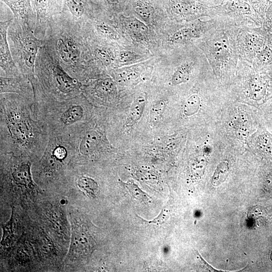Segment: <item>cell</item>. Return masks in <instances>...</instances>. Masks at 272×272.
Wrapping results in <instances>:
<instances>
[{
	"label": "cell",
	"instance_id": "12",
	"mask_svg": "<svg viewBox=\"0 0 272 272\" xmlns=\"http://www.w3.org/2000/svg\"><path fill=\"white\" fill-rule=\"evenodd\" d=\"M2 1L12 10L14 18L27 23L33 30L34 15L32 0H2Z\"/></svg>",
	"mask_w": 272,
	"mask_h": 272
},
{
	"label": "cell",
	"instance_id": "9",
	"mask_svg": "<svg viewBox=\"0 0 272 272\" xmlns=\"http://www.w3.org/2000/svg\"><path fill=\"white\" fill-rule=\"evenodd\" d=\"M237 46L240 54L250 59L257 56L263 48L262 40L250 31H244L237 37Z\"/></svg>",
	"mask_w": 272,
	"mask_h": 272
},
{
	"label": "cell",
	"instance_id": "17",
	"mask_svg": "<svg viewBox=\"0 0 272 272\" xmlns=\"http://www.w3.org/2000/svg\"><path fill=\"white\" fill-rule=\"evenodd\" d=\"M91 57L94 62L103 68H108L113 63V59L109 51L103 46L96 45L90 49Z\"/></svg>",
	"mask_w": 272,
	"mask_h": 272
},
{
	"label": "cell",
	"instance_id": "33",
	"mask_svg": "<svg viewBox=\"0 0 272 272\" xmlns=\"http://www.w3.org/2000/svg\"><path fill=\"white\" fill-rule=\"evenodd\" d=\"M258 144L261 150L272 155V141L267 134L265 133L260 134L258 139Z\"/></svg>",
	"mask_w": 272,
	"mask_h": 272
},
{
	"label": "cell",
	"instance_id": "6",
	"mask_svg": "<svg viewBox=\"0 0 272 272\" xmlns=\"http://www.w3.org/2000/svg\"><path fill=\"white\" fill-rule=\"evenodd\" d=\"M72 236L69 258L72 260L87 259L93 251L95 241L87 224L74 217L72 218Z\"/></svg>",
	"mask_w": 272,
	"mask_h": 272
},
{
	"label": "cell",
	"instance_id": "11",
	"mask_svg": "<svg viewBox=\"0 0 272 272\" xmlns=\"http://www.w3.org/2000/svg\"><path fill=\"white\" fill-rule=\"evenodd\" d=\"M13 93L33 96L35 95L30 80L23 75L17 77L1 76V93Z\"/></svg>",
	"mask_w": 272,
	"mask_h": 272
},
{
	"label": "cell",
	"instance_id": "8",
	"mask_svg": "<svg viewBox=\"0 0 272 272\" xmlns=\"http://www.w3.org/2000/svg\"><path fill=\"white\" fill-rule=\"evenodd\" d=\"M14 19L1 21L0 23V65L6 77L22 76L13 58L8 40L9 28Z\"/></svg>",
	"mask_w": 272,
	"mask_h": 272
},
{
	"label": "cell",
	"instance_id": "18",
	"mask_svg": "<svg viewBox=\"0 0 272 272\" xmlns=\"http://www.w3.org/2000/svg\"><path fill=\"white\" fill-rule=\"evenodd\" d=\"M202 32L196 27L190 26L181 29L175 32L171 38L173 43H185L201 37Z\"/></svg>",
	"mask_w": 272,
	"mask_h": 272
},
{
	"label": "cell",
	"instance_id": "22",
	"mask_svg": "<svg viewBox=\"0 0 272 272\" xmlns=\"http://www.w3.org/2000/svg\"><path fill=\"white\" fill-rule=\"evenodd\" d=\"M77 185L79 189L88 197L95 198L98 193V186L93 179L84 176L79 178Z\"/></svg>",
	"mask_w": 272,
	"mask_h": 272
},
{
	"label": "cell",
	"instance_id": "32",
	"mask_svg": "<svg viewBox=\"0 0 272 272\" xmlns=\"http://www.w3.org/2000/svg\"><path fill=\"white\" fill-rule=\"evenodd\" d=\"M132 196L136 199L144 201H148V196L143 192L141 189L136 185L132 183H123Z\"/></svg>",
	"mask_w": 272,
	"mask_h": 272
},
{
	"label": "cell",
	"instance_id": "23",
	"mask_svg": "<svg viewBox=\"0 0 272 272\" xmlns=\"http://www.w3.org/2000/svg\"><path fill=\"white\" fill-rule=\"evenodd\" d=\"M192 66L189 63H185L179 67L174 73L171 82L174 86L187 83L190 79Z\"/></svg>",
	"mask_w": 272,
	"mask_h": 272
},
{
	"label": "cell",
	"instance_id": "1",
	"mask_svg": "<svg viewBox=\"0 0 272 272\" xmlns=\"http://www.w3.org/2000/svg\"><path fill=\"white\" fill-rule=\"evenodd\" d=\"M44 40L53 48L63 68L80 82L84 80L91 54L82 26L62 13L51 22Z\"/></svg>",
	"mask_w": 272,
	"mask_h": 272
},
{
	"label": "cell",
	"instance_id": "15",
	"mask_svg": "<svg viewBox=\"0 0 272 272\" xmlns=\"http://www.w3.org/2000/svg\"><path fill=\"white\" fill-rule=\"evenodd\" d=\"M101 141L99 134L95 130L87 131L80 143L79 151L85 156L92 155L99 147Z\"/></svg>",
	"mask_w": 272,
	"mask_h": 272
},
{
	"label": "cell",
	"instance_id": "39",
	"mask_svg": "<svg viewBox=\"0 0 272 272\" xmlns=\"http://www.w3.org/2000/svg\"><path fill=\"white\" fill-rule=\"evenodd\" d=\"M264 185L267 190L272 191V175H269L265 178Z\"/></svg>",
	"mask_w": 272,
	"mask_h": 272
},
{
	"label": "cell",
	"instance_id": "43",
	"mask_svg": "<svg viewBox=\"0 0 272 272\" xmlns=\"http://www.w3.org/2000/svg\"><path fill=\"white\" fill-rule=\"evenodd\" d=\"M270 258L271 260L272 261V251H271L270 255Z\"/></svg>",
	"mask_w": 272,
	"mask_h": 272
},
{
	"label": "cell",
	"instance_id": "21",
	"mask_svg": "<svg viewBox=\"0 0 272 272\" xmlns=\"http://www.w3.org/2000/svg\"><path fill=\"white\" fill-rule=\"evenodd\" d=\"M114 90V83L111 78L106 77L98 80L94 85V94L101 98H107L111 95Z\"/></svg>",
	"mask_w": 272,
	"mask_h": 272
},
{
	"label": "cell",
	"instance_id": "42",
	"mask_svg": "<svg viewBox=\"0 0 272 272\" xmlns=\"http://www.w3.org/2000/svg\"><path fill=\"white\" fill-rule=\"evenodd\" d=\"M106 3L109 5H114L117 4L119 0H104Z\"/></svg>",
	"mask_w": 272,
	"mask_h": 272
},
{
	"label": "cell",
	"instance_id": "3",
	"mask_svg": "<svg viewBox=\"0 0 272 272\" xmlns=\"http://www.w3.org/2000/svg\"><path fill=\"white\" fill-rule=\"evenodd\" d=\"M8 40L17 67L33 87L36 83V62L44 40L36 37L28 24L15 18L9 29Z\"/></svg>",
	"mask_w": 272,
	"mask_h": 272
},
{
	"label": "cell",
	"instance_id": "5",
	"mask_svg": "<svg viewBox=\"0 0 272 272\" xmlns=\"http://www.w3.org/2000/svg\"><path fill=\"white\" fill-rule=\"evenodd\" d=\"M208 36L206 54L215 72L222 73L237 64V47L235 39L224 31L217 30Z\"/></svg>",
	"mask_w": 272,
	"mask_h": 272
},
{
	"label": "cell",
	"instance_id": "25",
	"mask_svg": "<svg viewBox=\"0 0 272 272\" xmlns=\"http://www.w3.org/2000/svg\"><path fill=\"white\" fill-rule=\"evenodd\" d=\"M167 102L165 100H160L153 105L150 113V121L153 125H157L161 120L165 112Z\"/></svg>",
	"mask_w": 272,
	"mask_h": 272
},
{
	"label": "cell",
	"instance_id": "31",
	"mask_svg": "<svg viewBox=\"0 0 272 272\" xmlns=\"http://www.w3.org/2000/svg\"><path fill=\"white\" fill-rule=\"evenodd\" d=\"M126 24L127 29L136 35H145L149 31L145 24L136 19L128 20Z\"/></svg>",
	"mask_w": 272,
	"mask_h": 272
},
{
	"label": "cell",
	"instance_id": "2",
	"mask_svg": "<svg viewBox=\"0 0 272 272\" xmlns=\"http://www.w3.org/2000/svg\"><path fill=\"white\" fill-rule=\"evenodd\" d=\"M35 77V98L63 101L79 95L82 86L81 82L63 68L53 48L45 41L37 56Z\"/></svg>",
	"mask_w": 272,
	"mask_h": 272
},
{
	"label": "cell",
	"instance_id": "24",
	"mask_svg": "<svg viewBox=\"0 0 272 272\" xmlns=\"http://www.w3.org/2000/svg\"><path fill=\"white\" fill-rule=\"evenodd\" d=\"M115 75L116 80L119 83L127 84L138 79L141 74L135 69L127 68L116 70Z\"/></svg>",
	"mask_w": 272,
	"mask_h": 272
},
{
	"label": "cell",
	"instance_id": "41",
	"mask_svg": "<svg viewBox=\"0 0 272 272\" xmlns=\"http://www.w3.org/2000/svg\"><path fill=\"white\" fill-rule=\"evenodd\" d=\"M266 18L268 21L272 22V5L269 7L266 13Z\"/></svg>",
	"mask_w": 272,
	"mask_h": 272
},
{
	"label": "cell",
	"instance_id": "40",
	"mask_svg": "<svg viewBox=\"0 0 272 272\" xmlns=\"http://www.w3.org/2000/svg\"><path fill=\"white\" fill-rule=\"evenodd\" d=\"M262 212L261 209H260L259 208H253V210L249 213L250 215H251L252 217L254 216H259L261 215Z\"/></svg>",
	"mask_w": 272,
	"mask_h": 272
},
{
	"label": "cell",
	"instance_id": "29",
	"mask_svg": "<svg viewBox=\"0 0 272 272\" xmlns=\"http://www.w3.org/2000/svg\"><path fill=\"white\" fill-rule=\"evenodd\" d=\"M172 9L176 15L183 16L193 15L199 11L198 8L195 5L184 2L175 3L173 5Z\"/></svg>",
	"mask_w": 272,
	"mask_h": 272
},
{
	"label": "cell",
	"instance_id": "16",
	"mask_svg": "<svg viewBox=\"0 0 272 272\" xmlns=\"http://www.w3.org/2000/svg\"><path fill=\"white\" fill-rule=\"evenodd\" d=\"M12 177L18 185L30 189L33 188L35 186L31 174V164L29 163H23L17 167L13 172Z\"/></svg>",
	"mask_w": 272,
	"mask_h": 272
},
{
	"label": "cell",
	"instance_id": "34",
	"mask_svg": "<svg viewBox=\"0 0 272 272\" xmlns=\"http://www.w3.org/2000/svg\"><path fill=\"white\" fill-rule=\"evenodd\" d=\"M140 56L128 51H120L117 55V61L120 63H127L140 59Z\"/></svg>",
	"mask_w": 272,
	"mask_h": 272
},
{
	"label": "cell",
	"instance_id": "27",
	"mask_svg": "<svg viewBox=\"0 0 272 272\" xmlns=\"http://www.w3.org/2000/svg\"><path fill=\"white\" fill-rule=\"evenodd\" d=\"M14 224L15 215L14 210H13L10 220L2 225L4 234L1 244L4 246L10 245L13 240L14 237Z\"/></svg>",
	"mask_w": 272,
	"mask_h": 272
},
{
	"label": "cell",
	"instance_id": "13",
	"mask_svg": "<svg viewBox=\"0 0 272 272\" xmlns=\"http://www.w3.org/2000/svg\"><path fill=\"white\" fill-rule=\"evenodd\" d=\"M65 10L62 13L69 15L82 27L86 24V8L84 0H62Z\"/></svg>",
	"mask_w": 272,
	"mask_h": 272
},
{
	"label": "cell",
	"instance_id": "38",
	"mask_svg": "<svg viewBox=\"0 0 272 272\" xmlns=\"http://www.w3.org/2000/svg\"><path fill=\"white\" fill-rule=\"evenodd\" d=\"M169 212L168 210L164 208L160 214V215L152 221L150 222L154 223L155 224H163L165 222L166 220L168 218Z\"/></svg>",
	"mask_w": 272,
	"mask_h": 272
},
{
	"label": "cell",
	"instance_id": "4",
	"mask_svg": "<svg viewBox=\"0 0 272 272\" xmlns=\"http://www.w3.org/2000/svg\"><path fill=\"white\" fill-rule=\"evenodd\" d=\"M28 96L13 93H2V102L8 107L5 110L6 123L11 141L21 150L30 149L37 136L36 125L27 111L21 107Z\"/></svg>",
	"mask_w": 272,
	"mask_h": 272
},
{
	"label": "cell",
	"instance_id": "26",
	"mask_svg": "<svg viewBox=\"0 0 272 272\" xmlns=\"http://www.w3.org/2000/svg\"><path fill=\"white\" fill-rule=\"evenodd\" d=\"M229 173V168L227 162L220 163L217 167L212 180V184L217 187L226 180Z\"/></svg>",
	"mask_w": 272,
	"mask_h": 272
},
{
	"label": "cell",
	"instance_id": "7",
	"mask_svg": "<svg viewBox=\"0 0 272 272\" xmlns=\"http://www.w3.org/2000/svg\"><path fill=\"white\" fill-rule=\"evenodd\" d=\"M34 15V32L39 39L44 40L53 19L61 13L54 0H32Z\"/></svg>",
	"mask_w": 272,
	"mask_h": 272
},
{
	"label": "cell",
	"instance_id": "19",
	"mask_svg": "<svg viewBox=\"0 0 272 272\" xmlns=\"http://www.w3.org/2000/svg\"><path fill=\"white\" fill-rule=\"evenodd\" d=\"M248 87L250 97L254 100L262 99L265 94V84L262 78L257 75H253L250 77Z\"/></svg>",
	"mask_w": 272,
	"mask_h": 272
},
{
	"label": "cell",
	"instance_id": "20",
	"mask_svg": "<svg viewBox=\"0 0 272 272\" xmlns=\"http://www.w3.org/2000/svg\"><path fill=\"white\" fill-rule=\"evenodd\" d=\"M95 34L103 40L115 42L119 40L117 32L105 22H98L94 25Z\"/></svg>",
	"mask_w": 272,
	"mask_h": 272
},
{
	"label": "cell",
	"instance_id": "30",
	"mask_svg": "<svg viewBox=\"0 0 272 272\" xmlns=\"http://www.w3.org/2000/svg\"><path fill=\"white\" fill-rule=\"evenodd\" d=\"M134 12L144 20L150 21L153 19L156 10L153 6L149 4L140 3L135 7Z\"/></svg>",
	"mask_w": 272,
	"mask_h": 272
},
{
	"label": "cell",
	"instance_id": "10",
	"mask_svg": "<svg viewBox=\"0 0 272 272\" xmlns=\"http://www.w3.org/2000/svg\"><path fill=\"white\" fill-rule=\"evenodd\" d=\"M80 94L65 100L63 111L59 116V122L63 126H68L77 123L80 121L84 116V108L80 103Z\"/></svg>",
	"mask_w": 272,
	"mask_h": 272
},
{
	"label": "cell",
	"instance_id": "36",
	"mask_svg": "<svg viewBox=\"0 0 272 272\" xmlns=\"http://www.w3.org/2000/svg\"><path fill=\"white\" fill-rule=\"evenodd\" d=\"M237 123L239 124L238 128L240 133L243 135V137H245L248 131V123L246 118H245V115L241 114Z\"/></svg>",
	"mask_w": 272,
	"mask_h": 272
},
{
	"label": "cell",
	"instance_id": "35",
	"mask_svg": "<svg viewBox=\"0 0 272 272\" xmlns=\"http://www.w3.org/2000/svg\"><path fill=\"white\" fill-rule=\"evenodd\" d=\"M256 57L260 63H267L272 58V51L268 46L263 47Z\"/></svg>",
	"mask_w": 272,
	"mask_h": 272
},
{
	"label": "cell",
	"instance_id": "28",
	"mask_svg": "<svg viewBox=\"0 0 272 272\" xmlns=\"http://www.w3.org/2000/svg\"><path fill=\"white\" fill-rule=\"evenodd\" d=\"M201 105V99L198 94H193L186 101L183 112L188 116L195 114L199 111Z\"/></svg>",
	"mask_w": 272,
	"mask_h": 272
},
{
	"label": "cell",
	"instance_id": "14",
	"mask_svg": "<svg viewBox=\"0 0 272 272\" xmlns=\"http://www.w3.org/2000/svg\"><path fill=\"white\" fill-rule=\"evenodd\" d=\"M147 103V97L142 94L136 98L130 108L127 118L125 123V127L131 129L142 118Z\"/></svg>",
	"mask_w": 272,
	"mask_h": 272
},
{
	"label": "cell",
	"instance_id": "37",
	"mask_svg": "<svg viewBox=\"0 0 272 272\" xmlns=\"http://www.w3.org/2000/svg\"><path fill=\"white\" fill-rule=\"evenodd\" d=\"M233 10L242 15H249L250 6L245 3H235L232 5Z\"/></svg>",
	"mask_w": 272,
	"mask_h": 272
}]
</instances>
